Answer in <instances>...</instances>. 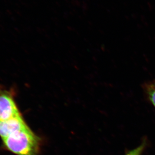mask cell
I'll return each instance as SVG.
<instances>
[{
	"label": "cell",
	"mask_w": 155,
	"mask_h": 155,
	"mask_svg": "<svg viewBox=\"0 0 155 155\" xmlns=\"http://www.w3.org/2000/svg\"><path fill=\"white\" fill-rule=\"evenodd\" d=\"M145 146V142H143L139 146L128 152L125 155H141Z\"/></svg>",
	"instance_id": "5"
},
{
	"label": "cell",
	"mask_w": 155,
	"mask_h": 155,
	"mask_svg": "<svg viewBox=\"0 0 155 155\" xmlns=\"http://www.w3.org/2000/svg\"><path fill=\"white\" fill-rule=\"evenodd\" d=\"M153 84H154V86L155 87V81L153 83Z\"/></svg>",
	"instance_id": "6"
},
{
	"label": "cell",
	"mask_w": 155,
	"mask_h": 155,
	"mask_svg": "<svg viewBox=\"0 0 155 155\" xmlns=\"http://www.w3.org/2000/svg\"><path fill=\"white\" fill-rule=\"evenodd\" d=\"M144 90L149 99L155 107V87L153 83L145 84Z\"/></svg>",
	"instance_id": "4"
},
{
	"label": "cell",
	"mask_w": 155,
	"mask_h": 155,
	"mask_svg": "<svg viewBox=\"0 0 155 155\" xmlns=\"http://www.w3.org/2000/svg\"><path fill=\"white\" fill-rule=\"evenodd\" d=\"M21 115L14 99V92L0 86V120Z\"/></svg>",
	"instance_id": "2"
},
{
	"label": "cell",
	"mask_w": 155,
	"mask_h": 155,
	"mask_svg": "<svg viewBox=\"0 0 155 155\" xmlns=\"http://www.w3.org/2000/svg\"><path fill=\"white\" fill-rule=\"evenodd\" d=\"M7 149L17 155H37L40 139L28 127L3 139Z\"/></svg>",
	"instance_id": "1"
},
{
	"label": "cell",
	"mask_w": 155,
	"mask_h": 155,
	"mask_svg": "<svg viewBox=\"0 0 155 155\" xmlns=\"http://www.w3.org/2000/svg\"><path fill=\"white\" fill-rule=\"evenodd\" d=\"M28 127L21 115L5 120H0V137L5 139Z\"/></svg>",
	"instance_id": "3"
}]
</instances>
